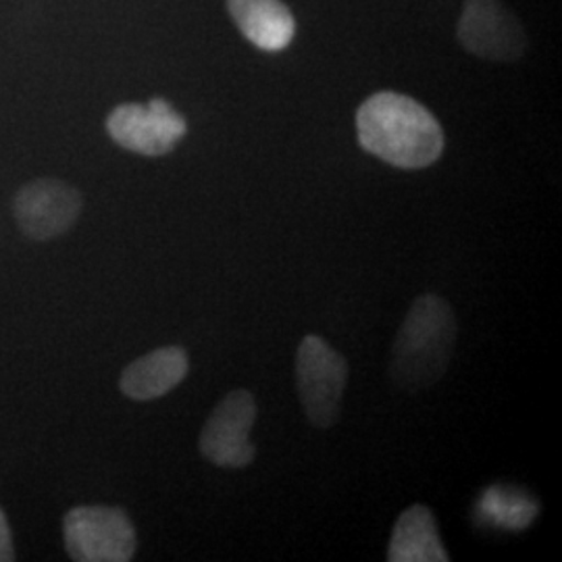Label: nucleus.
Listing matches in <instances>:
<instances>
[{"label": "nucleus", "instance_id": "obj_5", "mask_svg": "<svg viewBox=\"0 0 562 562\" xmlns=\"http://www.w3.org/2000/svg\"><path fill=\"white\" fill-rule=\"evenodd\" d=\"M106 132L121 148L144 157H162L186 136L188 123L162 99L148 104H120L106 117Z\"/></svg>", "mask_w": 562, "mask_h": 562}, {"label": "nucleus", "instance_id": "obj_6", "mask_svg": "<svg viewBox=\"0 0 562 562\" xmlns=\"http://www.w3.org/2000/svg\"><path fill=\"white\" fill-rule=\"evenodd\" d=\"M457 36L471 55L485 60L521 59L527 46L521 21L503 0H464Z\"/></svg>", "mask_w": 562, "mask_h": 562}, {"label": "nucleus", "instance_id": "obj_13", "mask_svg": "<svg viewBox=\"0 0 562 562\" xmlns=\"http://www.w3.org/2000/svg\"><path fill=\"white\" fill-rule=\"evenodd\" d=\"M13 559H15V550H13V540H11V529L4 519V513L0 510V562H9Z\"/></svg>", "mask_w": 562, "mask_h": 562}, {"label": "nucleus", "instance_id": "obj_9", "mask_svg": "<svg viewBox=\"0 0 562 562\" xmlns=\"http://www.w3.org/2000/svg\"><path fill=\"white\" fill-rule=\"evenodd\" d=\"M227 11L244 38L265 53H281L294 41L296 21L281 0H227Z\"/></svg>", "mask_w": 562, "mask_h": 562}, {"label": "nucleus", "instance_id": "obj_10", "mask_svg": "<svg viewBox=\"0 0 562 562\" xmlns=\"http://www.w3.org/2000/svg\"><path fill=\"white\" fill-rule=\"evenodd\" d=\"M188 355L178 346H167L132 362L121 375V392L132 401L161 398L188 375Z\"/></svg>", "mask_w": 562, "mask_h": 562}, {"label": "nucleus", "instance_id": "obj_7", "mask_svg": "<svg viewBox=\"0 0 562 562\" xmlns=\"http://www.w3.org/2000/svg\"><path fill=\"white\" fill-rule=\"evenodd\" d=\"M257 422V402L248 390H234L223 398L201 434V452L222 469H244L255 461L250 429Z\"/></svg>", "mask_w": 562, "mask_h": 562}, {"label": "nucleus", "instance_id": "obj_8", "mask_svg": "<svg viewBox=\"0 0 562 562\" xmlns=\"http://www.w3.org/2000/svg\"><path fill=\"white\" fill-rule=\"evenodd\" d=\"M15 217L25 236L53 240L67 234L80 220L81 194L60 180H34L15 196Z\"/></svg>", "mask_w": 562, "mask_h": 562}, {"label": "nucleus", "instance_id": "obj_2", "mask_svg": "<svg viewBox=\"0 0 562 562\" xmlns=\"http://www.w3.org/2000/svg\"><path fill=\"white\" fill-rule=\"evenodd\" d=\"M457 346V319L450 304L425 294L404 317L390 357V378L404 392H422L440 382Z\"/></svg>", "mask_w": 562, "mask_h": 562}, {"label": "nucleus", "instance_id": "obj_1", "mask_svg": "<svg viewBox=\"0 0 562 562\" xmlns=\"http://www.w3.org/2000/svg\"><path fill=\"white\" fill-rule=\"evenodd\" d=\"M357 132L369 155L398 169H423L442 157V125L422 102L398 92H378L362 102Z\"/></svg>", "mask_w": 562, "mask_h": 562}, {"label": "nucleus", "instance_id": "obj_12", "mask_svg": "<svg viewBox=\"0 0 562 562\" xmlns=\"http://www.w3.org/2000/svg\"><path fill=\"white\" fill-rule=\"evenodd\" d=\"M480 504L485 519L510 529H522L538 513L533 501H525L522 494L513 490H487Z\"/></svg>", "mask_w": 562, "mask_h": 562}, {"label": "nucleus", "instance_id": "obj_3", "mask_svg": "<svg viewBox=\"0 0 562 562\" xmlns=\"http://www.w3.org/2000/svg\"><path fill=\"white\" fill-rule=\"evenodd\" d=\"M348 362L319 336H306L296 352V385L302 411L315 427L327 429L340 417Z\"/></svg>", "mask_w": 562, "mask_h": 562}, {"label": "nucleus", "instance_id": "obj_11", "mask_svg": "<svg viewBox=\"0 0 562 562\" xmlns=\"http://www.w3.org/2000/svg\"><path fill=\"white\" fill-rule=\"evenodd\" d=\"M390 562H446L450 561L446 548L440 542L438 522L434 513L415 504L398 517L392 542L387 550Z\"/></svg>", "mask_w": 562, "mask_h": 562}, {"label": "nucleus", "instance_id": "obj_4", "mask_svg": "<svg viewBox=\"0 0 562 562\" xmlns=\"http://www.w3.org/2000/svg\"><path fill=\"white\" fill-rule=\"evenodd\" d=\"M67 554L78 562H127L136 552V529L115 506H78L63 521Z\"/></svg>", "mask_w": 562, "mask_h": 562}]
</instances>
